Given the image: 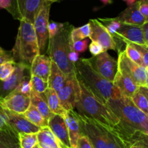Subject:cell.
<instances>
[{
    "instance_id": "1",
    "label": "cell",
    "mask_w": 148,
    "mask_h": 148,
    "mask_svg": "<svg viewBox=\"0 0 148 148\" xmlns=\"http://www.w3.org/2000/svg\"><path fill=\"white\" fill-rule=\"evenodd\" d=\"M78 82L80 95L74 109L75 113L79 116L100 124L118 137L124 124L106 103L97 98L79 79Z\"/></svg>"
},
{
    "instance_id": "2",
    "label": "cell",
    "mask_w": 148,
    "mask_h": 148,
    "mask_svg": "<svg viewBox=\"0 0 148 148\" xmlns=\"http://www.w3.org/2000/svg\"><path fill=\"white\" fill-rule=\"evenodd\" d=\"M76 75L85 86L101 101L107 103L109 100L122 96L114 83L100 75L93 69L89 59H79L75 64Z\"/></svg>"
},
{
    "instance_id": "3",
    "label": "cell",
    "mask_w": 148,
    "mask_h": 148,
    "mask_svg": "<svg viewBox=\"0 0 148 148\" xmlns=\"http://www.w3.org/2000/svg\"><path fill=\"white\" fill-rule=\"evenodd\" d=\"M15 43L12 49L13 61L16 63L30 65L38 55L40 54L37 37L33 23L25 19H20Z\"/></svg>"
},
{
    "instance_id": "4",
    "label": "cell",
    "mask_w": 148,
    "mask_h": 148,
    "mask_svg": "<svg viewBox=\"0 0 148 148\" xmlns=\"http://www.w3.org/2000/svg\"><path fill=\"white\" fill-rule=\"evenodd\" d=\"M73 27L68 23L64 24L60 31L51 39H49L48 53L49 57L56 64L65 76L68 77L76 73L75 65L69 59V37Z\"/></svg>"
},
{
    "instance_id": "5",
    "label": "cell",
    "mask_w": 148,
    "mask_h": 148,
    "mask_svg": "<svg viewBox=\"0 0 148 148\" xmlns=\"http://www.w3.org/2000/svg\"><path fill=\"white\" fill-rule=\"evenodd\" d=\"M107 105L128 127L148 134V116L134 104L132 99L122 95L116 99H111Z\"/></svg>"
},
{
    "instance_id": "6",
    "label": "cell",
    "mask_w": 148,
    "mask_h": 148,
    "mask_svg": "<svg viewBox=\"0 0 148 148\" xmlns=\"http://www.w3.org/2000/svg\"><path fill=\"white\" fill-rule=\"evenodd\" d=\"M51 4L49 1H43L41 7L35 17L33 27L37 37L40 53L42 54L45 51L47 46L49 39V30L48 26L49 23V13H50Z\"/></svg>"
},
{
    "instance_id": "7",
    "label": "cell",
    "mask_w": 148,
    "mask_h": 148,
    "mask_svg": "<svg viewBox=\"0 0 148 148\" xmlns=\"http://www.w3.org/2000/svg\"><path fill=\"white\" fill-rule=\"evenodd\" d=\"M118 70L130 77L139 87H145L148 71L129 59L124 51L119 52Z\"/></svg>"
},
{
    "instance_id": "8",
    "label": "cell",
    "mask_w": 148,
    "mask_h": 148,
    "mask_svg": "<svg viewBox=\"0 0 148 148\" xmlns=\"http://www.w3.org/2000/svg\"><path fill=\"white\" fill-rule=\"evenodd\" d=\"M60 104L66 111H74L79 99L80 88L76 73L66 77L63 88L57 92Z\"/></svg>"
},
{
    "instance_id": "9",
    "label": "cell",
    "mask_w": 148,
    "mask_h": 148,
    "mask_svg": "<svg viewBox=\"0 0 148 148\" xmlns=\"http://www.w3.org/2000/svg\"><path fill=\"white\" fill-rule=\"evenodd\" d=\"M90 27V35L89 38L92 41H95L101 44L105 51L109 49L121 51V48L119 46L118 42L109 33L103 25L98 20L92 19L89 21Z\"/></svg>"
},
{
    "instance_id": "10",
    "label": "cell",
    "mask_w": 148,
    "mask_h": 148,
    "mask_svg": "<svg viewBox=\"0 0 148 148\" xmlns=\"http://www.w3.org/2000/svg\"><path fill=\"white\" fill-rule=\"evenodd\" d=\"M91 65L97 72L113 82L118 71V62L107 51L89 59Z\"/></svg>"
},
{
    "instance_id": "11",
    "label": "cell",
    "mask_w": 148,
    "mask_h": 148,
    "mask_svg": "<svg viewBox=\"0 0 148 148\" xmlns=\"http://www.w3.org/2000/svg\"><path fill=\"white\" fill-rule=\"evenodd\" d=\"M30 71V66L25 63H16L15 69L5 81H0V99L4 98L17 88Z\"/></svg>"
},
{
    "instance_id": "12",
    "label": "cell",
    "mask_w": 148,
    "mask_h": 148,
    "mask_svg": "<svg viewBox=\"0 0 148 148\" xmlns=\"http://www.w3.org/2000/svg\"><path fill=\"white\" fill-rule=\"evenodd\" d=\"M30 97L16 91H12L0 99V106L5 111L17 114H23L30 107Z\"/></svg>"
},
{
    "instance_id": "13",
    "label": "cell",
    "mask_w": 148,
    "mask_h": 148,
    "mask_svg": "<svg viewBox=\"0 0 148 148\" xmlns=\"http://www.w3.org/2000/svg\"><path fill=\"white\" fill-rule=\"evenodd\" d=\"M43 1L44 0H15L14 18L25 19L33 24Z\"/></svg>"
},
{
    "instance_id": "14",
    "label": "cell",
    "mask_w": 148,
    "mask_h": 148,
    "mask_svg": "<svg viewBox=\"0 0 148 148\" xmlns=\"http://www.w3.org/2000/svg\"><path fill=\"white\" fill-rule=\"evenodd\" d=\"M48 127L59 142L62 148H72L67 126L63 116L53 114L48 121Z\"/></svg>"
},
{
    "instance_id": "15",
    "label": "cell",
    "mask_w": 148,
    "mask_h": 148,
    "mask_svg": "<svg viewBox=\"0 0 148 148\" xmlns=\"http://www.w3.org/2000/svg\"><path fill=\"white\" fill-rule=\"evenodd\" d=\"M115 39L124 43L129 42L134 44L146 45L143 29L140 26L122 24L119 30L116 32Z\"/></svg>"
},
{
    "instance_id": "16",
    "label": "cell",
    "mask_w": 148,
    "mask_h": 148,
    "mask_svg": "<svg viewBox=\"0 0 148 148\" xmlns=\"http://www.w3.org/2000/svg\"><path fill=\"white\" fill-rule=\"evenodd\" d=\"M5 111V110H4ZM6 111L8 117V124L17 134L25 133V134H37L40 131V127L32 124L22 114Z\"/></svg>"
},
{
    "instance_id": "17",
    "label": "cell",
    "mask_w": 148,
    "mask_h": 148,
    "mask_svg": "<svg viewBox=\"0 0 148 148\" xmlns=\"http://www.w3.org/2000/svg\"><path fill=\"white\" fill-rule=\"evenodd\" d=\"M122 24L134 26H143L146 23L145 18L139 9L138 0L135 4L128 7L116 17Z\"/></svg>"
},
{
    "instance_id": "18",
    "label": "cell",
    "mask_w": 148,
    "mask_h": 148,
    "mask_svg": "<svg viewBox=\"0 0 148 148\" xmlns=\"http://www.w3.org/2000/svg\"><path fill=\"white\" fill-rule=\"evenodd\" d=\"M51 59L44 54L36 56L30 64V75H35L48 82L51 72Z\"/></svg>"
},
{
    "instance_id": "19",
    "label": "cell",
    "mask_w": 148,
    "mask_h": 148,
    "mask_svg": "<svg viewBox=\"0 0 148 148\" xmlns=\"http://www.w3.org/2000/svg\"><path fill=\"white\" fill-rule=\"evenodd\" d=\"M64 118L67 126L71 147L76 148L77 140L82 133L79 119L75 111H67Z\"/></svg>"
},
{
    "instance_id": "20",
    "label": "cell",
    "mask_w": 148,
    "mask_h": 148,
    "mask_svg": "<svg viewBox=\"0 0 148 148\" xmlns=\"http://www.w3.org/2000/svg\"><path fill=\"white\" fill-rule=\"evenodd\" d=\"M114 85L118 88L124 96L131 98L140 87L136 85L130 77L124 75L120 71H117L115 78L113 81Z\"/></svg>"
},
{
    "instance_id": "21",
    "label": "cell",
    "mask_w": 148,
    "mask_h": 148,
    "mask_svg": "<svg viewBox=\"0 0 148 148\" xmlns=\"http://www.w3.org/2000/svg\"><path fill=\"white\" fill-rule=\"evenodd\" d=\"M121 140L127 148L132 145H139L148 148V134L142 132L128 127L127 131L121 137Z\"/></svg>"
},
{
    "instance_id": "22",
    "label": "cell",
    "mask_w": 148,
    "mask_h": 148,
    "mask_svg": "<svg viewBox=\"0 0 148 148\" xmlns=\"http://www.w3.org/2000/svg\"><path fill=\"white\" fill-rule=\"evenodd\" d=\"M66 77L62 70L56 65V63L51 61L50 75L48 79V86L56 92H59L64 85Z\"/></svg>"
},
{
    "instance_id": "23",
    "label": "cell",
    "mask_w": 148,
    "mask_h": 148,
    "mask_svg": "<svg viewBox=\"0 0 148 148\" xmlns=\"http://www.w3.org/2000/svg\"><path fill=\"white\" fill-rule=\"evenodd\" d=\"M40 95L44 98L46 102L47 103L49 109L53 114H58L63 117L64 116L67 111L64 109L63 107L61 106L57 92L56 91L51 88H48L45 92Z\"/></svg>"
},
{
    "instance_id": "24",
    "label": "cell",
    "mask_w": 148,
    "mask_h": 148,
    "mask_svg": "<svg viewBox=\"0 0 148 148\" xmlns=\"http://www.w3.org/2000/svg\"><path fill=\"white\" fill-rule=\"evenodd\" d=\"M0 148H20L18 134L10 125L0 130Z\"/></svg>"
},
{
    "instance_id": "25",
    "label": "cell",
    "mask_w": 148,
    "mask_h": 148,
    "mask_svg": "<svg viewBox=\"0 0 148 148\" xmlns=\"http://www.w3.org/2000/svg\"><path fill=\"white\" fill-rule=\"evenodd\" d=\"M38 144L40 148H62L50 129L43 127L37 133Z\"/></svg>"
},
{
    "instance_id": "26",
    "label": "cell",
    "mask_w": 148,
    "mask_h": 148,
    "mask_svg": "<svg viewBox=\"0 0 148 148\" xmlns=\"http://www.w3.org/2000/svg\"><path fill=\"white\" fill-rule=\"evenodd\" d=\"M30 104L33 105L42 115V116L47 121L50 119L51 117L53 115V113L50 111L47 103L41 95L35 91L32 90L30 93Z\"/></svg>"
},
{
    "instance_id": "27",
    "label": "cell",
    "mask_w": 148,
    "mask_h": 148,
    "mask_svg": "<svg viewBox=\"0 0 148 148\" xmlns=\"http://www.w3.org/2000/svg\"><path fill=\"white\" fill-rule=\"evenodd\" d=\"M22 115L25 117L30 122L40 127V129L48 127V121L42 116L40 113L31 104L28 109Z\"/></svg>"
},
{
    "instance_id": "28",
    "label": "cell",
    "mask_w": 148,
    "mask_h": 148,
    "mask_svg": "<svg viewBox=\"0 0 148 148\" xmlns=\"http://www.w3.org/2000/svg\"><path fill=\"white\" fill-rule=\"evenodd\" d=\"M90 35V27L89 23L79 27H73L71 30L69 40L72 43L84 40Z\"/></svg>"
},
{
    "instance_id": "29",
    "label": "cell",
    "mask_w": 148,
    "mask_h": 148,
    "mask_svg": "<svg viewBox=\"0 0 148 148\" xmlns=\"http://www.w3.org/2000/svg\"><path fill=\"white\" fill-rule=\"evenodd\" d=\"M100 22L107 29L110 34L115 38L116 32L119 30L122 23L116 17V18H101L98 19Z\"/></svg>"
},
{
    "instance_id": "30",
    "label": "cell",
    "mask_w": 148,
    "mask_h": 148,
    "mask_svg": "<svg viewBox=\"0 0 148 148\" xmlns=\"http://www.w3.org/2000/svg\"><path fill=\"white\" fill-rule=\"evenodd\" d=\"M20 148H33L38 145L37 134H18Z\"/></svg>"
},
{
    "instance_id": "31",
    "label": "cell",
    "mask_w": 148,
    "mask_h": 148,
    "mask_svg": "<svg viewBox=\"0 0 148 148\" xmlns=\"http://www.w3.org/2000/svg\"><path fill=\"white\" fill-rule=\"evenodd\" d=\"M134 105L148 116V101L145 95L139 90L131 98Z\"/></svg>"
},
{
    "instance_id": "32",
    "label": "cell",
    "mask_w": 148,
    "mask_h": 148,
    "mask_svg": "<svg viewBox=\"0 0 148 148\" xmlns=\"http://www.w3.org/2000/svg\"><path fill=\"white\" fill-rule=\"evenodd\" d=\"M126 48H125V51L126 55L127 56V57L130 59H131L132 62H134V63H136L137 64L140 65V66H143V67H145V66L144 62H143V59L142 58V56L140 55V53H139L138 51L135 49V48L133 47L130 43H126ZM146 68V67H145Z\"/></svg>"
},
{
    "instance_id": "33",
    "label": "cell",
    "mask_w": 148,
    "mask_h": 148,
    "mask_svg": "<svg viewBox=\"0 0 148 148\" xmlns=\"http://www.w3.org/2000/svg\"><path fill=\"white\" fill-rule=\"evenodd\" d=\"M16 62L14 61L4 62L0 65V81L8 79L15 69Z\"/></svg>"
},
{
    "instance_id": "34",
    "label": "cell",
    "mask_w": 148,
    "mask_h": 148,
    "mask_svg": "<svg viewBox=\"0 0 148 148\" xmlns=\"http://www.w3.org/2000/svg\"><path fill=\"white\" fill-rule=\"evenodd\" d=\"M30 83H31L32 90L42 94L49 88L48 82H46L41 78L36 77L35 75H30Z\"/></svg>"
},
{
    "instance_id": "35",
    "label": "cell",
    "mask_w": 148,
    "mask_h": 148,
    "mask_svg": "<svg viewBox=\"0 0 148 148\" xmlns=\"http://www.w3.org/2000/svg\"><path fill=\"white\" fill-rule=\"evenodd\" d=\"M14 91L23 94V95H27V96H30V93L32 92V87L31 83H30V75L26 77L23 79V82L17 87Z\"/></svg>"
},
{
    "instance_id": "36",
    "label": "cell",
    "mask_w": 148,
    "mask_h": 148,
    "mask_svg": "<svg viewBox=\"0 0 148 148\" xmlns=\"http://www.w3.org/2000/svg\"><path fill=\"white\" fill-rule=\"evenodd\" d=\"M106 148H126L124 143H122L121 140L113 134L112 132H109L108 137V145Z\"/></svg>"
},
{
    "instance_id": "37",
    "label": "cell",
    "mask_w": 148,
    "mask_h": 148,
    "mask_svg": "<svg viewBox=\"0 0 148 148\" xmlns=\"http://www.w3.org/2000/svg\"><path fill=\"white\" fill-rule=\"evenodd\" d=\"M88 40H86V39L75 41L74 43H72L69 40V47L77 53H82L88 49Z\"/></svg>"
},
{
    "instance_id": "38",
    "label": "cell",
    "mask_w": 148,
    "mask_h": 148,
    "mask_svg": "<svg viewBox=\"0 0 148 148\" xmlns=\"http://www.w3.org/2000/svg\"><path fill=\"white\" fill-rule=\"evenodd\" d=\"M127 43H129V42H127ZM130 43L133 47L135 48L138 51V52L140 53V55L142 56V58H143L145 66L147 68L148 66V46L147 45H139L132 43Z\"/></svg>"
},
{
    "instance_id": "39",
    "label": "cell",
    "mask_w": 148,
    "mask_h": 148,
    "mask_svg": "<svg viewBox=\"0 0 148 148\" xmlns=\"http://www.w3.org/2000/svg\"><path fill=\"white\" fill-rule=\"evenodd\" d=\"M0 9L7 10L14 17L15 16V0H0Z\"/></svg>"
},
{
    "instance_id": "40",
    "label": "cell",
    "mask_w": 148,
    "mask_h": 148,
    "mask_svg": "<svg viewBox=\"0 0 148 148\" xmlns=\"http://www.w3.org/2000/svg\"><path fill=\"white\" fill-rule=\"evenodd\" d=\"M64 26L63 23H56V22H49V26H48V30H49V39H51L54 37L59 31L61 28Z\"/></svg>"
},
{
    "instance_id": "41",
    "label": "cell",
    "mask_w": 148,
    "mask_h": 148,
    "mask_svg": "<svg viewBox=\"0 0 148 148\" xmlns=\"http://www.w3.org/2000/svg\"><path fill=\"white\" fill-rule=\"evenodd\" d=\"M76 148H94L88 137L83 133H81L77 143Z\"/></svg>"
},
{
    "instance_id": "42",
    "label": "cell",
    "mask_w": 148,
    "mask_h": 148,
    "mask_svg": "<svg viewBox=\"0 0 148 148\" xmlns=\"http://www.w3.org/2000/svg\"><path fill=\"white\" fill-rule=\"evenodd\" d=\"M89 50L90 52L93 55V56L101 54L103 52L105 51V50H104L103 48L101 46V44H99V43L95 41H92V43L90 44Z\"/></svg>"
},
{
    "instance_id": "43",
    "label": "cell",
    "mask_w": 148,
    "mask_h": 148,
    "mask_svg": "<svg viewBox=\"0 0 148 148\" xmlns=\"http://www.w3.org/2000/svg\"><path fill=\"white\" fill-rule=\"evenodd\" d=\"M139 9L145 18L146 23L148 22V0H138Z\"/></svg>"
},
{
    "instance_id": "44",
    "label": "cell",
    "mask_w": 148,
    "mask_h": 148,
    "mask_svg": "<svg viewBox=\"0 0 148 148\" xmlns=\"http://www.w3.org/2000/svg\"><path fill=\"white\" fill-rule=\"evenodd\" d=\"M10 61H13L11 52L4 50L2 48L0 47V65L4 62H10Z\"/></svg>"
},
{
    "instance_id": "45",
    "label": "cell",
    "mask_w": 148,
    "mask_h": 148,
    "mask_svg": "<svg viewBox=\"0 0 148 148\" xmlns=\"http://www.w3.org/2000/svg\"><path fill=\"white\" fill-rule=\"evenodd\" d=\"M8 117L4 108L0 106V130L8 126Z\"/></svg>"
},
{
    "instance_id": "46",
    "label": "cell",
    "mask_w": 148,
    "mask_h": 148,
    "mask_svg": "<svg viewBox=\"0 0 148 148\" xmlns=\"http://www.w3.org/2000/svg\"><path fill=\"white\" fill-rule=\"evenodd\" d=\"M69 61H70L71 63L73 64H75H75L77 63V62L78 61V59H79L77 52L75 51L74 50H72L71 48H70V49H69Z\"/></svg>"
},
{
    "instance_id": "47",
    "label": "cell",
    "mask_w": 148,
    "mask_h": 148,
    "mask_svg": "<svg viewBox=\"0 0 148 148\" xmlns=\"http://www.w3.org/2000/svg\"><path fill=\"white\" fill-rule=\"evenodd\" d=\"M143 29V36H144L145 41L146 45L148 46V22L145 23L143 26H141Z\"/></svg>"
},
{
    "instance_id": "48",
    "label": "cell",
    "mask_w": 148,
    "mask_h": 148,
    "mask_svg": "<svg viewBox=\"0 0 148 148\" xmlns=\"http://www.w3.org/2000/svg\"><path fill=\"white\" fill-rule=\"evenodd\" d=\"M139 90H140V91L142 92V93L144 94L145 96L147 98V99L148 101V89L147 88H145V87H140Z\"/></svg>"
},
{
    "instance_id": "49",
    "label": "cell",
    "mask_w": 148,
    "mask_h": 148,
    "mask_svg": "<svg viewBox=\"0 0 148 148\" xmlns=\"http://www.w3.org/2000/svg\"><path fill=\"white\" fill-rule=\"evenodd\" d=\"M124 1H125L127 3V4L128 5V7H130V6L133 5L134 4H135L137 1V0H123Z\"/></svg>"
},
{
    "instance_id": "50",
    "label": "cell",
    "mask_w": 148,
    "mask_h": 148,
    "mask_svg": "<svg viewBox=\"0 0 148 148\" xmlns=\"http://www.w3.org/2000/svg\"><path fill=\"white\" fill-rule=\"evenodd\" d=\"M127 148H145L143 146L141 145H132L129 146Z\"/></svg>"
},
{
    "instance_id": "51",
    "label": "cell",
    "mask_w": 148,
    "mask_h": 148,
    "mask_svg": "<svg viewBox=\"0 0 148 148\" xmlns=\"http://www.w3.org/2000/svg\"><path fill=\"white\" fill-rule=\"evenodd\" d=\"M101 1H102L105 5H106V4H111V3H112V0H101Z\"/></svg>"
},
{
    "instance_id": "52",
    "label": "cell",
    "mask_w": 148,
    "mask_h": 148,
    "mask_svg": "<svg viewBox=\"0 0 148 148\" xmlns=\"http://www.w3.org/2000/svg\"><path fill=\"white\" fill-rule=\"evenodd\" d=\"M145 88H147L148 89V73H147V79H146V82H145Z\"/></svg>"
},
{
    "instance_id": "53",
    "label": "cell",
    "mask_w": 148,
    "mask_h": 148,
    "mask_svg": "<svg viewBox=\"0 0 148 148\" xmlns=\"http://www.w3.org/2000/svg\"><path fill=\"white\" fill-rule=\"evenodd\" d=\"M45 1L52 3V2H54V1H59V0H45Z\"/></svg>"
},
{
    "instance_id": "54",
    "label": "cell",
    "mask_w": 148,
    "mask_h": 148,
    "mask_svg": "<svg viewBox=\"0 0 148 148\" xmlns=\"http://www.w3.org/2000/svg\"><path fill=\"white\" fill-rule=\"evenodd\" d=\"M33 148H40V147H39L38 144V145H36L35 146V147H33Z\"/></svg>"
},
{
    "instance_id": "55",
    "label": "cell",
    "mask_w": 148,
    "mask_h": 148,
    "mask_svg": "<svg viewBox=\"0 0 148 148\" xmlns=\"http://www.w3.org/2000/svg\"><path fill=\"white\" fill-rule=\"evenodd\" d=\"M146 69H147V70L148 71V66H147V68H146Z\"/></svg>"
}]
</instances>
